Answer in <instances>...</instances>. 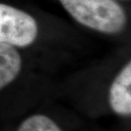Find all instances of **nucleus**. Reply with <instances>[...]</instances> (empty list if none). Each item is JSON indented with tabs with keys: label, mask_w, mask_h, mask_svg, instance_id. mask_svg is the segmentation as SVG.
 Returning <instances> with one entry per match:
<instances>
[{
	"label": "nucleus",
	"mask_w": 131,
	"mask_h": 131,
	"mask_svg": "<svg viewBox=\"0 0 131 131\" xmlns=\"http://www.w3.org/2000/svg\"><path fill=\"white\" fill-rule=\"evenodd\" d=\"M63 8L84 26L106 34H117L126 24V15L115 0H59Z\"/></svg>",
	"instance_id": "1"
},
{
	"label": "nucleus",
	"mask_w": 131,
	"mask_h": 131,
	"mask_svg": "<svg viewBox=\"0 0 131 131\" xmlns=\"http://www.w3.org/2000/svg\"><path fill=\"white\" fill-rule=\"evenodd\" d=\"M37 34V23L30 15L0 3V43L27 47L36 40Z\"/></svg>",
	"instance_id": "2"
},
{
	"label": "nucleus",
	"mask_w": 131,
	"mask_h": 131,
	"mask_svg": "<svg viewBox=\"0 0 131 131\" xmlns=\"http://www.w3.org/2000/svg\"><path fill=\"white\" fill-rule=\"evenodd\" d=\"M109 104L117 115L131 114V63L128 62L115 78L109 90Z\"/></svg>",
	"instance_id": "3"
},
{
	"label": "nucleus",
	"mask_w": 131,
	"mask_h": 131,
	"mask_svg": "<svg viewBox=\"0 0 131 131\" xmlns=\"http://www.w3.org/2000/svg\"><path fill=\"white\" fill-rule=\"evenodd\" d=\"M20 68L21 57L17 49L9 44L0 43V89L19 76Z\"/></svg>",
	"instance_id": "4"
},
{
	"label": "nucleus",
	"mask_w": 131,
	"mask_h": 131,
	"mask_svg": "<svg viewBox=\"0 0 131 131\" xmlns=\"http://www.w3.org/2000/svg\"><path fill=\"white\" fill-rule=\"evenodd\" d=\"M18 131H62L52 118L45 115H33L24 121Z\"/></svg>",
	"instance_id": "5"
}]
</instances>
